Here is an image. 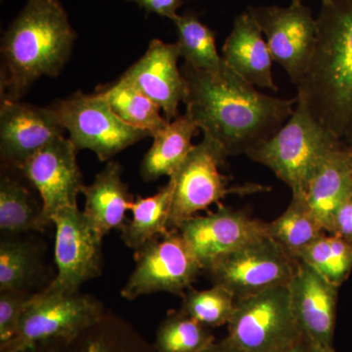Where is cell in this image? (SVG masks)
<instances>
[{
  "label": "cell",
  "instance_id": "18",
  "mask_svg": "<svg viewBox=\"0 0 352 352\" xmlns=\"http://www.w3.org/2000/svg\"><path fill=\"white\" fill-rule=\"evenodd\" d=\"M221 57L250 85L277 91L272 75L274 60L261 28L249 11L234 20L232 30L222 46Z\"/></svg>",
  "mask_w": 352,
  "mask_h": 352
},
{
  "label": "cell",
  "instance_id": "25",
  "mask_svg": "<svg viewBox=\"0 0 352 352\" xmlns=\"http://www.w3.org/2000/svg\"><path fill=\"white\" fill-rule=\"evenodd\" d=\"M120 120L129 126L149 132L152 138L168 120L161 115V108L138 88L120 80L98 90Z\"/></svg>",
  "mask_w": 352,
  "mask_h": 352
},
{
  "label": "cell",
  "instance_id": "31",
  "mask_svg": "<svg viewBox=\"0 0 352 352\" xmlns=\"http://www.w3.org/2000/svg\"><path fill=\"white\" fill-rule=\"evenodd\" d=\"M235 305L236 298L228 289L214 285L204 291L190 289L183 296L182 311L203 325L214 328L228 325Z\"/></svg>",
  "mask_w": 352,
  "mask_h": 352
},
{
  "label": "cell",
  "instance_id": "37",
  "mask_svg": "<svg viewBox=\"0 0 352 352\" xmlns=\"http://www.w3.org/2000/svg\"><path fill=\"white\" fill-rule=\"evenodd\" d=\"M308 352H335L333 347L315 346L310 344L309 351Z\"/></svg>",
  "mask_w": 352,
  "mask_h": 352
},
{
  "label": "cell",
  "instance_id": "7",
  "mask_svg": "<svg viewBox=\"0 0 352 352\" xmlns=\"http://www.w3.org/2000/svg\"><path fill=\"white\" fill-rule=\"evenodd\" d=\"M105 314L101 303L90 296L43 289L28 300L17 335L0 351L24 352L41 342L72 339Z\"/></svg>",
  "mask_w": 352,
  "mask_h": 352
},
{
  "label": "cell",
  "instance_id": "27",
  "mask_svg": "<svg viewBox=\"0 0 352 352\" xmlns=\"http://www.w3.org/2000/svg\"><path fill=\"white\" fill-rule=\"evenodd\" d=\"M178 50L185 64L201 71L217 73L224 69L226 62L217 52L214 32L201 23L194 13L178 15L175 21Z\"/></svg>",
  "mask_w": 352,
  "mask_h": 352
},
{
  "label": "cell",
  "instance_id": "28",
  "mask_svg": "<svg viewBox=\"0 0 352 352\" xmlns=\"http://www.w3.org/2000/svg\"><path fill=\"white\" fill-rule=\"evenodd\" d=\"M296 259L305 261L330 283L339 287L352 270V243L325 233L305 248Z\"/></svg>",
  "mask_w": 352,
  "mask_h": 352
},
{
  "label": "cell",
  "instance_id": "14",
  "mask_svg": "<svg viewBox=\"0 0 352 352\" xmlns=\"http://www.w3.org/2000/svg\"><path fill=\"white\" fill-rule=\"evenodd\" d=\"M65 129L50 107L1 100L0 157L2 168L19 171L34 155L64 138Z\"/></svg>",
  "mask_w": 352,
  "mask_h": 352
},
{
  "label": "cell",
  "instance_id": "16",
  "mask_svg": "<svg viewBox=\"0 0 352 352\" xmlns=\"http://www.w3.org/2000/svg\"><path fill=\"white\" fill-rule=\"evenodd\" d=\"M288 287L292 309L305 339L311 346L333 347L339 287L300 259Z\"/></svg>",
  "mask_w": 352,
  "mask_h": 352
},
{
  "label": "cell",
  "instance_id": "10",
  "mask_svg": "<svg viewBox=\"0 0 352 352\" xmlns=\"http://www.w3.org/2000/svg\"><path fill=\"white\" fill-rule=\"evenodd\" d=\"M135 268L122 296L132 300L155 293L185 295L203 266L177 229H170L135 251Z\"/></svg>",
  "mask_w": 352,
  "mask_h": 352
},
{
  "label": "cell",
  "instance_id": "23",
  "mask_svg": "<svg viewBox=\"0 0 352 352\" xmlns=\"http://www.w3.org/2000/svg\"><path fill=\"white\" fill-rule=\"evenodd\" d=\"M173 193L175 183L170 178L166 186L155 195L138 197V200L132 201L129 207L132 219L120 229L122 239L127 247L136 251L150 240L170 230Z\"/></svg>",
  "mask_w": 352,
  "mask_h": 352
},
{
  "label": "cell",
  "instance_id": "15",
  "mask_svg": "<svg viewBox=\"0 0 352 352\" xmlns=\"http://www.w3.org/2000/svg\"><path fill=\"white\" fill-rule=\"evenodd\" d=\"M177 230L204 271L217 258L268 235L267 223L222 205L215 212L191 217Z\"/></svg>",
  "mask_w": 352,
  "mask_h": 352
},
{
  "label": "cell",
  "instance_id": "20",
  "mask_svg": "<svg viewBox=\"0 0 352 352\" xmlns=\"http://www.w3.org/2000/svg\"><path fill=\"white\" fill-rule=\"evenodd\" d=\"M83 214L102 238L126 224V212L132 200L129 186L122 178V168L118 163L109 162L90 185H85Z\"/></svg>",
  "mask_w": 352,
  "mask_h": 352
},
{
  "label": "cell",
  "instance_id": "36",
  "mask_svg": "<svg viewBox=\"0 0 352 352\" xmlns=\"http://www.w3.org/2000/svg\"><path fill=\"white\" fill-rule=\"evenodd\" d=\"M310 344L309 342L305 337L298 340L295 344L291 346L285 347L281 351L277 352H308L309 351Z\"/></svg>",
  "mask_w": 352,
  "mask_h": 352
},
{
  "label": "cell",
  "instance_id": "12",
  "mask_svg": "<svg viewBox=\"0 0 352 352\" xmlns=\"http://www.w3.org/2000/svg\"><path fill=\"white\" fill-rule=\"evenodd\" d=\"M78 151L69 138H61L34 155L19 170L43 201L41 230L62 210L78 207V194L85 186L76 162Z\"/></svg>",
  "mask_w": 352,
  "mask_h": 352
},
{
  "label": "cell",
  "instance_id": "34",
  "mask_svg": "<svg viewBox=\"0 0 352 352\" xmlns=\"http://www.w3.org/2000/svg\"><path fill=\"white\" fill-rule=\"evenodd\" d=\"M332 234L352 243V196L338 210L333 219Z\"/></svg>",
  "mask_w": 352,
  "mask_h": 352
},
{
  "label": "cell",
  "instance_id": "33",
  "mask_svg": "<svg viewBox=\"0 0 352 352\" xmlns=\"http://www.w3.org/2000/svg\"><path fill=\"white\" fill-rule=\"evenodd\" d=\"M134 2L147 13L156 14L161 17L175 21L178 17V10L183 6V0H129Z\"/></svg>",
  "mask_w": 352,
  "mask_h": 352
},
{
  "label": "cell",
  "instance_id": "24",
  "mask_svg": "<svg viewBox=\"0 0 352 352\" xmlns=\"http://www.w3.org/2000/svg\"><path fill=\"white\" fill-rule=\"evenodd\" d=\"M15 170L2 168L0 178V230L6 236H17L41 230V210L34 205L29 189L14 176Z\"/></svg>",
  "mask_w": 352,
  "mask_h": 352
},
{
  "label": "cell",
  "instance_id": "6",
  "mask_svg": "<svg viewBox=\"0 0 352 352\" xmlns=\"http://www.w3.org/2000/svg\"><path fill=\"white\" fill-rule=\"evenodd\" d=\"M55 113L69 140L78 150H90L102 162L124 151L149 132L129 126L120 120L100 92L85 94L76 91L48 106Z\"/></svg>",
  "mask_w": 352,
  "mask_h": 352
},
{
  "label": "cell",
  "instance_id": "9",
  "mask_svg": "<svg viewBox=\"0 0 352 352\" xmlns=\"http://www.w3.org/2000/svg\"><path fill=\"white\" fill-rule=\"evenodd\" d=\"M296 265L298 259L266 235L217 258L204 272L212 285L228 289L239 300L289 285Z\"/></svg>",
  "mask_w": 352,
  "mask_h": 352
},
{
  "label": "cell",
  "instance_id": "38",
  "mask_svg": "<svg viewBox=\"0 0 352 352\" xmlns=\"http://www.w3.org/2000/svg\"><path fill=\"white\" fill-rule=\"evenodd\" d=\"M293 2H303L305 0H292Z\"/></svg>",
  "mask_w": 352,
  "mask_h": 352
},
{
  "label": "cell",
  "instance_id": "5",
  "mask_svg": "<svg viewBox=\"0 0 352 352\" xmlns=\"http://www.w3.org/2000/svg\"><path fill=\"white\" fill-rule=\"evenodd\" d=\"M227 157L221 146L208 136L204 135L203 140L193 146L170 177L175 183V193L168 228H179L183 222L219 204L228 194L245 195L265 190L258 184L230 188V178L220 171Z\"/></svg>",
  "mask_w": 352,
  "mask_h": 352
},
{
  "label": "cell",
  "instance_id": "4",
  "mask_svg": "<svg viewBox=\"0 0 352 352\" xmlns=\"http://www.w3.org/2000/svg\"><path fill=\"white\" fill-rule=\"evenodd\" d=\"M342 144L344 142L298 100L286 124L247 155L252 161L270 168L288 185L293 197L303 198L310 180L324 160Z\"/></svg>",
  "mask_w": 352,
  "mask_h": 352
},
{
  "label": "cell",
  "instance_id": "39",
  "mask_svg": "<svg viewBox=\"0 0 352 352\" xmlns=\"http://www.w3.org/2000/svg\"><path fill=\"white\" fill-rule=\"evenodd\" d=\"M349 149H351V157H352V143H351V144H349Z\"/></svg>",
  "mask_w": 352,
  "mask_h": 352
},
{
  "label": "cell",
  "instance_id": "3",
  "mask_svg": "<svg viewBox=\"0 0 352 352\" xmlns=\"http://www.w3.org/2000/svg\"><path fill=\"white\" fill-rule=\"evenodd\" d=\"M76 38L59 0H27L2 36L1 100H20L41 76L59 75Z\"/></svg>",
  "mask_w": 352,
  "mask_h": 352
},
{
  "label": "cell",
  "instance_id": "19",
  "mask_svg": "<svg viewBox=\"0 0 352 352\" xmlns=\"http://www.w3.org/2000/svg\"><path fill=\"white\" fill-rule=\"evenodd\" d=\"M352 196V157L349 145L342 144L326 157L308 184L305 199L324 230L332 234L340 206Z\"/></svg>",
  "mask_w": 352,
  "mask_h": 352
},
{
  "label": "cell",
  "instance_id": "35",
  "mask_svg": "<svg viewBox=\"0 0 352 352\" xmlns=\"http://www.w3.org/2000/svg\"><path fill=\"white\" fill-rule=\"evenodd\" d=\"M201 352H243L240 349H238L235 344H232L228 339L221 340V342H214L210 344L207 349H204Z\"/></svg>",
  "mask_w": 352,
  "mask_h": 352
},
{
  "label": "cell",
  "instance_id": "17",
  "mask_svg": "<svg viewBox=\"0 0 352 352\" xmlns=\"http://www.w3.org/2000/svg\"><path fill=\"white\" fill-rule=\"evenodd\" d=\"M179 57L176 43L152 39L145 54L120 76V80L156 103L168 122L177 117L179 104L184 99V78L178 69Z\"/></svg>",
  "mask_w": 352,
  "mask_h": 352
},
{
  "label": "cell",
  "instance_id": "2",
  "mask_svg": "<svg viewBox=\"0 0 352 352\" xmlns=\"http://www.w3.org/2000/svg\"><path fill=\"white\" fill-rule=\"evenodd\" d=\"M314 54L298 101L346 144L352 143V0H321Z\"/></svg>",
  "mask_w": 352,
  "mask_h": 352
},
{
  "label": "cell",
  "instance_id": "13",
  "mask_svg": "<svg viewBox=\"0 0 352 352\" xmlns=\"http://www.w3.org/2000/svg\"><path fill=\"white\" fill-rule=\"evenodd\" d=\"M55 261L58 273L48 285L51 293L76 294L83 283L101 270L103 238L94 230L78 208L55 215Z\"/></svg>",
  "mask_w": 352,
  "mask_h": 352
},
{
  "label": "cell",
  "instance_id": "1",
  "mask_svg": "<svg viewBox=\"0 0 352 352\" xmlns=\"http://www.w3.org/2000/svg\"><path fill=\"white\" fill-rule=\"evenodd\" d=\"M183 103L196 126L227 156L245 154L272 138L293 115L298 98L261 94L228 66L217 73L184 64Z\"/></svg>",
  "mask_w": 352,
  "mask_h": 352
},
{
  "label": "cell",
  "instance_id": "29",
  "mask_svg": "<svg viewBox=\"0 0 352 352\" xmlns=\"http://www.w3.org/2000/svg\"><path fill=\"white\" fill-rule=\"evenodd\" d=\"M215 342L210 328L183 314H168L157 331V352H201Z\"/></svg>",
  "mask_w": 352,
  "mask_h": 352
},
{
  "label": "cell",
  "instance_id": "40",
  "mask_svg": "<svg viewBox=\"0 0 352 352\" xmlns=\"http://www.w3.org/2000/svg\"><path fill=\"white\" fill-rule=\"evenodd\" d=\"M0 352H12V351H0Z\"/></svg>",
  "mask_w": 352,
  "mask_h": 352
},
{
  "label": "cell",
  "instance_id": "11",
  "mask_svg": "<svg viewBox=\"0 0 352 352\" xmlns=\"http://www.w3.org/2000/svg\"><path fill=\"white\" fill-rule=\"evenodd\" d=\"M263 32L273 60L298 85L307 71L317 38V21L303 2L287 7L250 6L247 9Z\"/></svg>",
  "mask_w": 352,
  "mask_h": 352
},
{
  "label": "cell",
  "instance_id": "26",
  "mask_svg": "<svg viewBox=\"0 0 352 352\" xmlns=\"http://www.w3.org/2000/svg\"><path fill=\"white\" fill-rule=\"evenodd\" d=\"M267 233L292 256L298 258L305 248L327 232L305 199L293 197L283 214L267 223Z\"/></svg>",
  "mask_w": 352,
  "mask_h": 352
},
{
  "label": "cell",
  "instance_id": "22",
  "mask_svg": "<svg viewBox=\"0 0 352 352\" xmlns=\"http://www.w3.org/2000/svg\"><path fill=\"white\" fill-rule=\"evenodd\" d=\"M200 129L186 113L178 115L153 135L154 141L141 164L145 182H155L162 176H173L193 148L192 140Z\"/></svg>",
  "mask_w": 352,
  "mask_h": 352
},
{
  "label": "cell",
  "instance_id": "32",
  "mask_svg": "<svg viewBox=\"0 0 352 352\" xmlns=\"http://www.w3.org/2000/svg\"><path fill=\"white\" fill-rule=\"evenodd\" d=\"M30 298L25 291L0 292V346L8 344L17 335Z\"/></svg>",
  "mask_w": 352,
  "mask_h": 352
},
{
  "label": "cell",
  "instance_id": "8",
  "mask_svg": "<svg viewBox=\"0 0 352 352\" xmlns=\"http://www.w3.org/2000/svg\"><path fill=\"white\" fill-rule=\"evenodd\" d=\"M227 339L243 352H277L305 337L292 309L288 285L236 300Z\"/></svg>",
  "mask_w": 352,
  "mask_h": 352
},
{
  "label": "cell",
  "instance_id": "21",
  "mask_svg": "<svg viewBox=\"0 0 352 352\" xmlns=\"http://www.w3.org/2000/svg\"><path fill=\"white\" fill-rule=\"evenodd\" d=\"M24 352H157L126 322L105 314L100 321L68 340L41 342Z\"/></svg>",
  "mask_w": 352,
  "mask_h": 352
},
{
  "label": "cell",
  "instance_id": "30",
  "mask_svg": "<svg viewBox=\"0 0 352 352\" xmlns=\"http://www.w3.org/2000/svg\"><path fill=\"white\" fill-rule=\"evenodd\" d=\"M36 250L29 242L15 236H6L1 240L0 292L25 291L36 274Z\"/></svg>",
  "mask_w": 352,
  "mask_h": 352
}]
</instances>
